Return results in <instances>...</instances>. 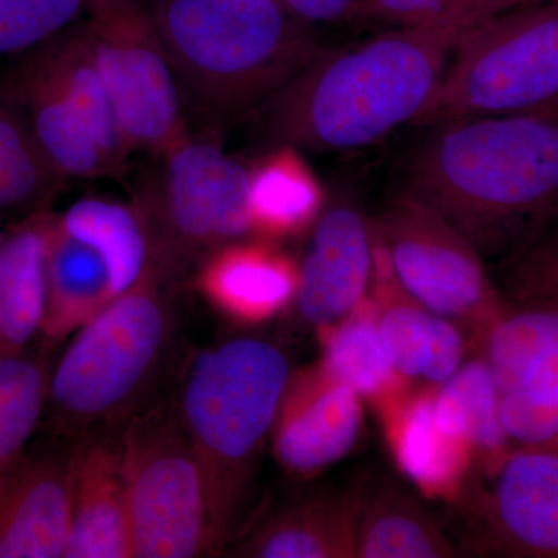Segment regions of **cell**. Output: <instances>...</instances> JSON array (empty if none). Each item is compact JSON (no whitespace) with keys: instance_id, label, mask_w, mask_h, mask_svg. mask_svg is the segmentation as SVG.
I'll use <instances>...</instances> for the list:
<instances>
[{"instance_id":"cell-30","label":"cell","mask_w":558,"mask_h":558,"mask_svg":"<svg viewBox=\"0 0 558 558\" xmlns=\"http://www.w3.org/2000/svg\"><path fill=\"white\" fill-rule=\"evenodd\" d=\"M369 295L379 312L381 341L392 368L407 384L422 379L429 341L439 315L422 306L400 286L387 252L376 236Z\"/></svg>"},{"instance_id":"cell-26","label":"cell","mask_w":558,"mask_h":558,"mask_svg":"<svg viewBox=\"0 0 558 558\" xmlns=\"http://www.w3.org/2000/svg\"><path fill=\"white\" fill-rule=\"evenodd\" d=\"M433 411L444 432L472 447L487 475L513 450L502 424L497 381L484 355L459 366L450 379L435 388Z\"/></svg>"},{"instance_id":"cell-8","label":"cell","mask_w":558,"mask_h":558,"mask_svg":"<svg viewBox=\"0 0 558 558\" xmlns=\"http://www.w3.org/2000/svg\"><path fill=\"white\" fill-rule=\"evenodd\" d=\"M121 436L134 558L211 556L204 476L175 400L146 403Z\"/></svg>"},{"instance_id":"cell-27","label":"cell","mask_w":558,"mask_h":558,"mask_svg":"<svg viewBox=\"0 0 558 558\" xmlns=\"http://www.w3.org/2000/svg\"><path fill=\"white\" fill-rule=\"evenodd\" d=\"M70 236L94 248L108 266L113 292L131 289L150 266V244L137 205L83 197L58 215Z\"/></svg>"},{"instance_id":"cell-13","label":"cell","mask_w":558,"mask_h":558,"mask_svg":"<svg viewBox=\"0 0 558 558\" xmlns=\"http://www.w3.org/2000/svg\"><path fill=\"white\" fill-rule=\"evenodd\" d=\"M363 399L322 365L290 377L270 438L274 454L293 476L312 478L357 444Z\"/></svg>"},{"instance_id":"cell-12","label":"cell","mask_w":558,"mask_h":558,"mask_svg":"<svg viewBox=\"0 0 558 558\" xmlns=\"http://www.w3.org/2000/svg\"><path fill=\"white\" fill-rule=\"evenodd\" d=\"M75 442L25 447L0 469V558H64Z\"/></svg>"},{"instance_id":"cell-28","label":"cell","mask_w":558,"mask_h":558,"mask_svg":"<svg viewBox=\"0 0 558 558\" xmlns=\"http://www.w3.org/2000/svg\"><path fill=\"white\" fill-rule=\"evenodd\" d=\"M457 546L427 510L398 484L369 488L359 535V558H451Z\"/></svg>"},{"instance_id":"cell-15","label":"cell","mask_w":558,"mask_h":558,"mask_svg":"<svg viewBox=\"0 0 558 558\" xmlns=\"http://www.w3.org/2000/svg\"><path fill=\"white\" fill-rule=\"evenodd\" d=\"M121 432L102 428L75 442L64 558H134Z\"/></svg>"},{"instance_id":"cell-1","label":"cell","mask_w":558,"mask_h":558,"mask_svg":"<svg viewBox=\"0 0 558 558\" xmlns=\"http://www.w3.org/2000/svg\"><path fill=\"white\" fill-rule=\"evenodd\" d=\"M432 128L407 167V193L481 255L512 258L558 219L557 117H478Z\"/></svg>"},{"instance_id":"cell-32","label":"cell","mask_w":558,"mask_h":558,"mask_svg":"<svg viewBox=\"0 0 558 558\" xmlns=\"http://www.w3.org/2000/svg\"><path fill=\"white\" fill-rule=\"evenodd\" d=\"M86 0H0V58H16L84 16Z\"/></svg>"},{"instance_id":"cell-36","label":"cell","mask_w":558,"mask_h":558,"mask_svg":"<svg viewBox=\"0 0 558 558\" xmlns=\"http://www.w3.org/2000/svg\"><path fill=\"white\" fill-rule=\"evenodd\" d=\"M534 113H545V116L557 117L558 119V101L554 102V105L548 106V108L539 110V112Z\"/></svg>"},{"instance_id":"cell-16","label":"cell","mask_w":558,"mask_h":558,"mask_svg":"<svg viewBox=\"0 0 558 558\" xmlns=\"http://www.w3.org/2000/svg\"><path fill=\"white\" fill-rule=\"evenodd\" d=\"M368 478L326 487L290 502L236 549L238 557L359 558Z\"/></svg>"},{"instance_id":"cell-31","label":"cell","mask_w":558,"mask_h":558,"mask_svg":"<svg viewBox=\"0 0 558 558\" xmlns=\"http://www.w3.org/2000/svg\"><path fill=\"white\" fill-rule=\"evenodd\" d=\"M50 374L46 352L0 357V469L28 446L43 421Z\"/></svg>"},{"instance_id":"cell-35","label":"cell","mask_w":558,"mask_h":558,"mask_svg":"<svg viewBox=\"0 0 558 558\" xmlns=\"http://www.w3.org/2000/svg\"><path fill=\"white\" fill-rule=\"evenodd\" d=\"M274 2L296 20L317 25L355 16L362 0H274Z\"/></svg>"},{"instance_id":"cell-18","label":"cell","mask_w":558,"mask_h":558,"mask_svg":"<svg viewBox=\"0 0 558 558\" xmlns=\"http://www.w3.org/2000/svg\"><path fill=\"white\" fill-rule=\"evenodd\" d=\"M300 264L270 241L242 240L202 259L197 288L220 314L244 325L277 317L293 303Z\"/></svg>"},{"instance_id":"cell-7","label":"cell","mask_w":558,"mask_h":558,"mask_svg":"<svg viewBox=\"0 0 558 558\" xmlns=\"http://www.w3.org/2000/svg\"><path fill=\"white\" fill-rule=\"evenodd\" d=\"M137 202L150 267L167 284L231 242L253 234L248 170L218 145L185 135L171 146Z\"/></svg>"},{"instance_id":"cell-4","label":"cell","mask_w":558,"mask_h":558,"mask_svg":"<svg viewBox=\"0 0 558 558\" xmlns=\"http://www.w3.org/2000/svg\"><path fill=\"white\" fill-rule=\"evenodd\" d=\"M289 379L286 355L259 339L204 349L186 365L175 405L204 476L211 556L233 539Z\"/></svg>"},{"instance_id":"cell-29","label":"cell","mask_w":558,"mask_h":558,"mask_svg":"<svg viewBox=\"0 0 558 558\" xmlns=\"http://www.w3.org/2000/svg\"><path fill=\"white\" fill-rule=\"evenodd\" d=\"M64 182L22 110L0 92V216L47 211Z\"/></svg>"},{"instance_id":"cell-38","label":"cell","mask_w":558,"mask_h":558,"mask_svg":"<svg viewBox=\"0 0 558 558\" xmlns=\"http://www.w3.org/2000/svg\"><path fill=\"white\" fill-rule=\"evenodd\" d=\"M556 451H558V450H556Z\"/></svg>"},{"instance_id":"cell-34","label":"cell","mask_w":558,"mask_h":558,"mask_svg":"<svg viewBox=\"0 0 558 558\" xmlns=\"http://www.w3.org/2000/svg\"><path fill=\"white\" fill-rule=\"evenodd\" d=\"M502 281L510 301L558 303V231H546L509 258Z\"/></svg>"},{"instance_id":"cell-6","label":"cell","mask_w":558,"mask_h":558,"mask_svg":"<svg viewBox=\"0 0 558 558\" xmlns=\"http://www.w3.org/2000/svg\"><path fill=\"white\" fill-rule=\"evenodd\" d=\"M558 101V0L502 11L462 33L414 123L534 113Z\"/></svg>"},{"instance_id":"cell-23","label":"cell","mask_w":558,"mask_h":558,"mask_svg":"<svg viewBox=\"0 0 558 558\" xmlns=\"http://www.w3.org/2000/svg\"><path fill=\"white\" fill-rule=\"evenodd\" d=\"M319 365L332 379L348 385L377 411L410 392V384L392 368L381 341L379 312L371 295L347 317L318 329Z\"/></svg>"},{"instance_id":"cell-37","label":"cell","mask_w":558,"mask_h":558,"mask_svg":"<svg viewBox=\"0 0 558 558\" xmlns=\"http://www.w3.org/2000/svg\"><path fill=\"white\" fill-rule=\"evenodd\" d=\"M2 234H3V233H0V240H2Z\"/></svg>"},{"instance_id":"cell-19","label":"cell","mask_w":558,"mask_h":558,"mask_svg":"<svg viewBox=\"0 0 558 558\" xmlns=\"http://www.w3.org/2000/svg\"><path fill=\"white\" fill-rule=\"evenodd\" d=\"M481 344L501 398L558 402V303L509 300Z\"/></svg>"},{"instance_id":"cell-22","label":"cell","mask_w":558,"mask_h":558,"mask_svg":"<svg viewBox=\"0 0 558 558\" xmlns=\"http://www.w3.org/2000/svg\"><path fill=\"white\" fill-rule=\"evenodd\" d=\"M47 299L43 329L60 341L83 328L117 299L105 259L89 245L70 236L58 215L51 219L46 255Z\"/></svg>"},{"instance_id":"cell-24","label":"cell","mask_w":558,"mask_h":558,"mask_svg":"<svg viewBox=\"0 0 558 558\" xmlns=\"http://www.w3.org/2000/svg\"><path fill=\"white\" fill-rule=\"evenodd\" d=\"M253 234L264 241L299 236L325 208V191L300 150L278 145L248 170Z\"/></svg>"},{"instance_id":"cell-3","label":"cell","mask_w":558,"mask_h":558,"mask_svg":"<svg viewBox=\"0 0 558 558\" xmlns=\"http://www.w3.org/2000/svg\"><path fill=\"white\" fill-rule=\"evenodd\" d=\"M182 98L216 120L267 105L325 50L274 0H145Z\"/></svg>"},{"instance_id":"cell-14","label":"cell","mask_w":558,"mask_h":558,"mask_svg":"<svg viewBox=\"0 0 558 558\" xmlns=\"http://www.w3.org/2000/svg\"><path fill=\"white\" fill-rule=\"evenodd\" d=\"M373 270L371 222L347 199L325 205L300 263V317L317 330L347 317L368 295Z\"/></svg>"},{"instance_id":"cell-21","label":"cell","mask_w":558,"mask_h":558,"mask_svg":"<svg viewBox=\"0 0 558 558\" xmlns=\"http://www.w3.org/2000/svg\"><path fill=\"white\" fill-rule=\"evenodd\" d=\"M53 213H35L0 240V357L22 354L43 329L47 238Z\"/></svg>"},{"instance_id":"cell-17","label":"cell","mask_w":558,"mask_h":558,"mask_svg":"<svg viewBox=\"0 0 558 558\" xmlns=\"http://www.w3.org/2000/svg\"><path fill=\"white\" fill-rule=\"evenodd\" d=\"M31 123L54 170L68 179L119 174L35 49L14 58L0 89Z\"/></svg>"},{"instance_id":"cell-33","label":"cell","mask_w":558,"mask_h":558,"mask_svg":"<svg viewBox=\"0 0 558 558\" xmlns=\"http://www.w3.org/2000/svg\"><path fill=\"white\" fill-rule=\"evenodd\" d=\"M495 0H362L357 16L402 25L447 24L468 28L494 16Z\"/></svg>"},{"instance_id":"cell-11","label":"cell","mask_w":558,"mask_h":558,"mask_svg":"<svg viewBox=\"0 0 558 558\" xmlns=\"http://www.w3.org/2000/svg\"><path fill=\"white\" fill-rule=\"evenodd\" d=\"M475 502L480 550L510 558H558V451L519 447Z\"/></svg>"},{"instance_id":"cell-2","label":"cell","mask_w":558,"mask_h":558,"mask_svg":"<svg viewBox=\"0 0 558 558\" xmlns=\"http://www.w3.org/2000/svg\"><path fill=\"white\" fill-rule=\"evenodd\" d=\"M464 32L447 24L402 25L357 46L323 50L267 102L271 138L332 153L373 145L414 123Z\"/></svg>"},{"instance_id":"cell-25","label":"cell","mask_w":558,"mask_h":558,"mask_svg":"<svg viewBox=\"0 0 558 558\" xmlns=\"http://www.w3.org/2000/svg\"><path fill=\"white\" fill-rule=\"evenodd\" d=\"M35 50L61 84L106 156L121 170L132 148L108 84L95 61L83 17Z\"/></svg>"},{"instance_id":"cell-5","label":"cell","mask_w":558,"mask_h":558,"mask_svg":"<svg viewBox=\"0 0 558 558\" xmlns=\"http://www.w3.org/2000/svg\"><path fill=\"white\" fill-rule=\"evenodd\" d=\"M163 286L149 266L62 352L51 369L46 407L58 436L76 442L98 429L121 427L148 403L174 330Z\"/></svg>"},{"instance_id":"cell-9","label":"cell","mask_w":558,"mask_h":558,"mask_svg":"<svg viewBox=\"0 0 558 558\" xmlns=\"http://www.w3.org/2000/svg\"><path fill=\"white\" fill-rule=\"evenodd\" d=\"M371 229L400 286L433 314L470 326L481 340L508 306L480 250L407 191L385 205Z\"/></svg>"},{"instance_id":"cell-10","label":"cell","mask_w":558,"mask_h":558,"mask_svg":"<svg viewBox=\"0 0 558 558\" xmlns=\"http://www.w3.org/2000/svg\"><path fill=\"white\" fill-rule=\"evenodd\" d=\"M83 24L132 150L163 156L189 130L145 0H86Z\"/></svg>"},{"instance_id":"cell-20","label":"cell","mask_w":558,"mask_h":558,"mask_svg":"<svg viewBox=\"0 0 558 558\" xmlns=\"http://www.w3.org/2000/svg\"><path fill=\"white\" fill-rule=\"evenodd\" d=\"M435 388L407 392L379 410L396 464L425 495L454 501L473 461L472 447L439 427L433 411Z\"/></svg>"}]
</instances>
